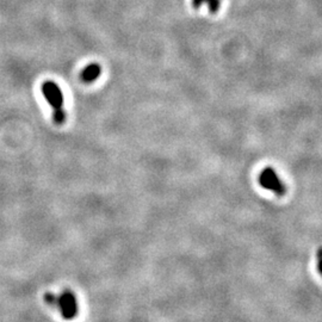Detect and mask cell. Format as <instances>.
<instances>
[{"mask_svg":"<svg viewBox=\"0 0 322 322\" xmlns=\"http://www.w3.org/2000/svg\"><path fill=\"white\" fill-rule=\"evenodd\" d=\"M59 309L65 320L71 321L78 315V302L73 292L65 290L59 296Z\"/></svg>","mask_w":322,"mask_h":322,"instance_id":"3957f363","label":"cell"},{"mask_svg":"<svg viewBox=\"0 0 322 322\" xmlns=\"http://www.w3.org/2000/svg\"><path fill=\"white\" fill-rule=\"evenodd\" d=\"M203 4L208 5V8L211 13L219 12L220 6H221V0H192V6L195 9H198Z\"/></svg>","mask_w":322,"mask_h":322,"instance_id":"5b68a950","label":"cell"},{"mask_svg":"<svg viewBox=\"0 0 322 322\" xmlns=\"http://www.w3.org/2000/svg\"><path fill=\"white\" fill-rule=\"evenodd\" d=\"M321 254H322V249L318 248V251H317V271H318V274H321V262H322Z\"/></svg>","mask_w":322,"mask_h":322,"instance_id":"52a82bcc","label":"cell"},{"mask_svg":"<svg viewBox=\"0 0 322 322\" xmlns=\"http://www.w3.org/2000/svg\"><path fill=\"white\" fill-rule=\"evenodd\" d=\"M101 74V67L98 64H90L81 71L80 79L81 81L86 84H91L93 81H96L99 75Z\"/></svg>","mask_w":322,"mask_h":322,"instance_id":"277c9868","label":"cell"},{"mask_svg":"<svg viewBox=\"0 0 322 322\" xmlns=\"http://www.w3.org/2000/svg\"><path fill=\"white\" fill-rule=\"evenodd\" d=\"M259 184L261 187L272 191L276 195L282 197L287 193V186L285 184L279 179L277 172L271 167L264 169L261 171L260 176H259Z\"/></svg>","mask_w":322,"mask_h":322,"instance_id":"7a4b0ae2","label":"cell"},{"mask_svg":"<svg viewBox=\"0 0 322 322\" xmlns=\"http://www.w3.org/2000/svg\"><path fill=\"white\" fill-rule=\"evenodd\" d=\"M41 91L45 100L52 109V121L58 126H62L66 122L67 114L64 109V94L60 86L54 81H44L41 86Z\"/></svg>","mask_w":322,"mask_h":322,"instance_id":"6da1fadb","label":"cell"},{"mask_svg":"<svg viewBox=\"0 0 322 322\" xmlns=\"http://www.w3.org/2000/svg\"><path fill=\"white\" fill-rule=\"evenodd\" d=\"M44 301L47 302V303L49 305H51V307H57L59 308V297L55 296L54 294H51V292H47V294L44 295Z\"/></svg>","mask_w":322,"mask_h":322,"instance_id":"8992f818","label":"cell"}]
</instances>
